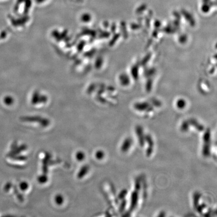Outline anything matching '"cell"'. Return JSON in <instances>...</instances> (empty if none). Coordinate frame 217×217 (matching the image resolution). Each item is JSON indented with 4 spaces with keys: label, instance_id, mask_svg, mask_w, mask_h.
<instances>
[{
    "label": "cell",
    "instance_id": "cell-1",
    "mask_svg": "<svg viewBox=\"0 0 217 217\" xmlns=\"http://www.w3.org/2000/svg\"><path fill=\"white\" fill-rule=\"evenodd\" d=\"M56 201L58 204H61L63 201V199L61 196H57L56 197Z\"/></svg>",
    "mask_w": 217,
    "mask_h": 217
},
{
    "label": "cell",
    "instance_id": "cell-2",
    "mask_svg": "<svg viewBox=\"0 0 217 217\" xmlns=\"http://www.w3.org/2000/svg\"><path fill=\"white\" fill-rule=\"evenodd\" d=\"M77 158L79 160H82L84 158V154L83 152H79L77 155Z\"/></svg>",
    "mask_w": 217,
    "mask_h": 217
},
{
    "label": "cell",
    "instance_id": "cell-3",
    "mask_svg": "<svg viewBox=\"0 0 217 217\" xmlns=\"http://www.w3.org/2000/svg\"><path fill=\"white\" fill-rule=\"evenodd\" d=\"M96 156H97L98 158L101 159L103 156V153L101 151H99V152H98L96 154Z\"/></svg>",
    "mask_w": 217,
    "mask_h": 217
},
{
    "label": "cell",
    "instance_id": "cell-4",
    "mask_svg": "<svg viewBox=\"0 0 217 217\" xmlns=\"http://www.w3.org/2000/svg\"><path fill=\"white\" fill-rule=\"evenodd\" d=\"M27 187H28V185H27V184H26V183H25V182H23V183H22L21 185V189H23V190L26 189Z\"/></svg>",
    "mask_w": 217,
    "mask_h": 217
}]
</instances>
